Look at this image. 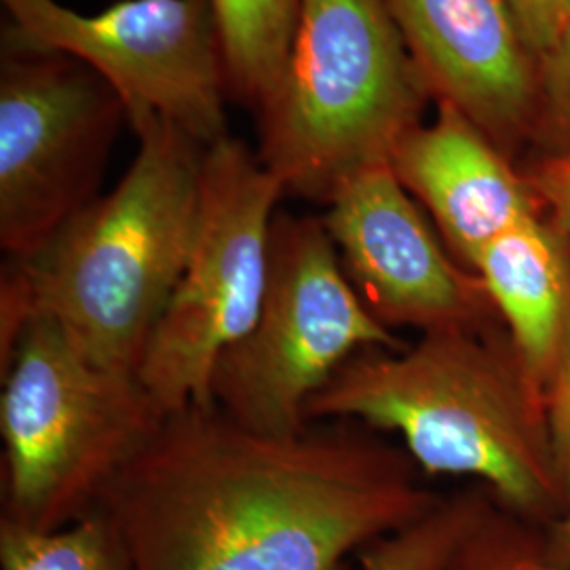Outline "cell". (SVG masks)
<instances>
[{"label": "cell", "instance_id": "1", "mask_svg": "<svg viewBox=\"0 0 570 570\" xmlns=\"http://www.w3.org/2000/svg\"><path fill=\"white\" fill-rule=\"evenodd\" d=\"M421 473L374 429L265 435L195 404L165 416L96 510L129 570H346L442 499Z\"/></svg>", "mask_w": 570, "mask_h": 570}, {"label": "cell", "instance_id": "2", "mask_svg": "<svg viewBox=\"0 0 570 570\" xmlns=\"http://www.w3.org/2000/svg\"><path fill=\"white\" fill-rule=\"evenodd\" d=\"M129 125L138 153L117 186L32 256L4 258L0 366L49 317L98 366L138 372L193 247L207 148L155 115Z\"/></svg>", "mask_w": 570, "mask_h": 570}, {"label": "cell", "instance_id": "3", "mask_svg": "<svg viewBox=\"0 0 570 570\" xmlns=\"http://www.w3.org/2000/svg\"><path fill=\"white\" fill-rule=\"evenodd\" d=\"M327 421L395 433L423 473L473 478L537 527L569 513L546 393L503 326L360 351L306 406L308 425Z\"/></svg>", "mask_w": 570, "mask_h": 570}, {"label": "cell", "instance_id": "4", "mask_svg": "<svg viewBox=\"0 0 570 570\" xmlns=\"http://www.w3.org/2000/svg\"><path fill=\"white\" fill-rule=\"evenodd\" d=\"M428 96L387 0H301L258 157L285 195L326 205L353 174L389 164Z\"/></svg>", "mask_w": 570, "mask_h": 570}, {"label": "cell", "instance_id": "5", "mask_svg": "<svg viewBox=\"0 0 570 570\" xmlns=\"http://www.w3.org/2000/svg\"><path fill=\"white\" fill-rule=\"evenodd\" d=\"M2 518L56 530L104 490L164 423L136 374L91 362L49 317H35L0 366Z\"/></svg>", "mask_w": 570, "mask_h": 570}, {"label": "cell", "instance_id": "6", "mask_svg": "<svg viewBox=\"0 0 570 570\" xmlns=\"http://www.w3.org/2000/svg\"><path fill=\"white\" fill-rule=\"evenodd\" d=\"M404 346L346 279L324 220L277 212L263 303L218 360L207 397L242 428L294 435L308 428L313 395L353 355Z\"/></svg>", "mask_w": 570, "mask_h": 570}, {"label": "cell", "instance_id": "7", "mask_svg": "<svg viewBox=\"0 0 570 570\" xmlns=\"http://www.w3.org/2000/svg\"><path fill=\"white\" fill-rule=\"evenodd\" d=\"M284 195L242 140L228 136L205 150L193 247L136 372L165 414L209 404L214 367L254 324Z\"/></svg>", "mask_w": 570, "mask_h": 570}, {"label": "cell", "instance_id": "8", "mask_svg": "<svg viewBox=\"0 0 570 570\" xmlns=\"http://www.w3.org/2000/svg\"><path fill=\"white\" fill-rule=\"evenodd\" d=\"M2 51L63 53L108 82L127 117L155 115L209 148L228 138L225 47L212 0H119L81 13L58 0H0Z\"/></svg>", "mask_w": 570, "mask_h": 570}, {"label": "cell", "instance_id": "9", "mask_svg": "<svg viewBox=\"0 0 570 570\" xmlns=\"http://www.w3.org/2000/svg\"><path fill=\"white\" fill-rule=\"evenodd\" d=\"M122 122L121 96L63 53L2 51L0 247L20 261L96 202Z\"/></svg>", "mask_w": 570, "mask_h": 570}, {"label": "cell", "instance_id": "10", "mask_svg": "<svg viewBox=\"0 0 570 570\" xmlns=\"http://www.w3.org/2000/svg\"><path fill=\"white\" fill-rule=\"evenodd\" d=\"M322 220L346 279L391 332L503 326L482 279L450 256L391 165L346 178Z\"/></svg>", "mask_w": 570, "mask_h": 570}, {"label": "cell", "instance_id": "11", "mask_svg": "<svg viewBox=\"0 0 570 570\" xmlns=\"http://www.w3.org/2000/svg\"><path fill=\"white\" fill-rule=\"evenodd\" d=\"M387 2L429 96L459 108L511 159L537 108V58L511 0Z\"/></svg>", "mask_w": 570, "mask_h": 570}, {"label": "cell", "instance_id": "12", "mask_svg": "<svg viewBox=\"0 0 570 570\" xmlns=\"http://www.w3.org/2000/svg\"><path fill=\"white\" fill-rule=\"evenodd\" d=\"M389 165L471 273L494 239L543 214L524 174L452 104L438 102L433 122L406 134Z\"/></svg>", "mask_w": 570, "mask_h": 570}, {"label": "cell", "instance_id": "13", "mask_svg": "<svg viewBox=\"0 0 570 570\" xmlns=\"http://www.w3.org/2000/svg\"><path fill=\"white\" fill-rule=\"evenodd\" d=\"M473 273L548 400L570 341L569 239L546 214L532 216L494 239Z\"/></svg>", "mask_w": 570, "mask_h": 570}, {"label": "cell", "instance_id": "14", "mask_svg": "<svg viewBox=\"0 0 570 570\" xmlns=\"http://www.w3.org/2000/svg\"><path fill=\"white\" fill-rule=\"evenodd\" d=\"M212 4L225 47L230 100L258 117L284 75L301 0H212Z\"/></svg>", "mask_w": 570, "mask_h": 570}, {"label": "cell", "instance_id": "15", "mask_svg": "<svg viewBox=\"0 0 570 570\" xmlns=\"http://www.w3.org/2000/svg\"><path fill=\"white\" fill-rule=\"evenodd\" d=\"M492 494L482 484L442 494L419 520L374 541L357 556L362 570H446L452 556Z\"/></svg>", "mask_w": 570, "mask_h": 570}, {"label": "cell", "instance_id": "16", "mask_svg": "<svg viewBox=\"0 0 570 570\" xmlns=\"http://www.w3.org/2000/svg\"><path fill=\"white\" fill-rule=\"evenodd\" d=\"M2 570H129L117 530L98 510L56 530L0 518Z\"/></svg>", "mask_w": 570, "mask_h": 570}, {"label": "cell", "instance_id": "17", "mask_svg": "<svg viewBox=\"0 0 570 570\" xmlns=\"http://www.w3.org/2000/svg\"><path fill=\"white\" fill-rule=\"evenodd\" d=\"M446 570H570L548 551L543 527L492 501L454 551Z\"/></svg>", "mask_w": 570, "mask_h": 570}, {"label": "cell", "instance_id": "18", "mask_svg": "<svg viewBox=\"0 0 570 570\" xmlns=\"http://www.w3.org/2000/svg\"><path fill=\"white\" fill-rule=\"evenodd\" d=\"M530 138L539 157L570 153V20L537 60V108Z\"/></svg>", "mask_w": 570, "mask_h": 570}, {"label": "cell", "instance_id": "19", "mask_svg": "<svg viewBox=\"0 0 570 570\" xmlns=\"http://www.w3.org/2000/svg\"><path fill=\"white\" fill-rule=\"evenodd\" d=\"M522 174L543 207V214L570 244V153L539 157Z\"/></svg>", "mask_w": 570, "mask_h": 570}, {"label": "cell", "instance_id": "20", "mask_svg": "<svg viewBox=\"0 0 570 570\" xmlns=\"http://www.w3.org/2000/svg\"><path fill=\"white\" fill-rule=\"evenodd\" d=\"M548 423L556 463L570 501V341L556 379L548 389Z\"/></svg>", "mask_w": 570, "mask_h": 570}, {"label": "cell", "instance_id": "21", "mask_svg": "<svg viewBox=\"0 0 570 570\" xmlns=\"http://www.w3.org/2000/svg\"><path fill=\"white\" fill-rule=\"evenodd\" d=\"M530 51L539 60L567 23L564 0H511Z\"/></svg>", "mask_w": 570, "mask_h": 570}, {"label": "cell", "instance_id": "22", "mask_svg": "<svg viewBox=\"0 0 570 570\" xmlns=\"http://www.w3.org/2000/svg\"><path fill=\"white\" fill-rule=\"evenodd\" d=\"M543 537L551 556L570 567V511L543 527Z\"/></svg>", "mask_w": 570, "mask_h": 570}, {"label": "cell", "instance_id": "23", "mask_svg": "<svg viewBox=\"0 0 570 570\" xmlns=\"http://www.w3.org/2000/svg\"><path fill=\"white\" fill-rule=\"evenodd\" d=\"M564 4H567V21L570 20V0H564Z\"/></svg>", "mask_w": 570, "mask_h": 570}]
</instances>
